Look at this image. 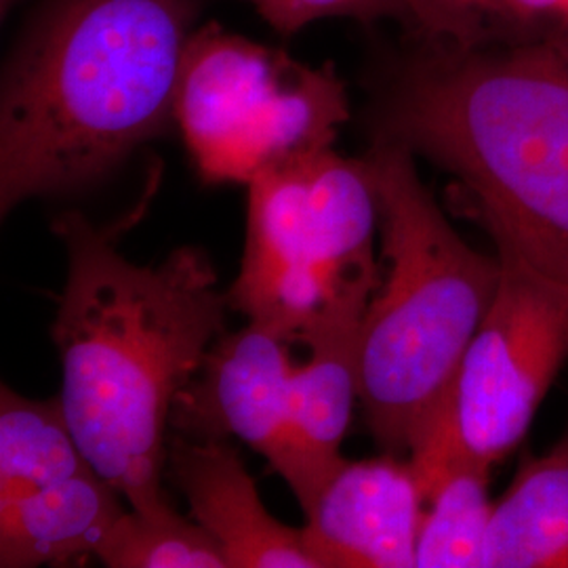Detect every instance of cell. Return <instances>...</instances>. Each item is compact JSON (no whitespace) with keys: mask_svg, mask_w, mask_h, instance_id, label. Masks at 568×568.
Instances as JSON below:
<instances>
[{"mask_svg":"<svg viewBox=\"0 0 568 568\" xmlns=\"http://www.w3.org/2000/svg\"><path fill=\"white\" fill-rule=\"evenodd\" d=\"M499 284L459 371L410 448L424 504L462 464L495 466L518 447L568 358V281L549 276L501 234Z\"/></svg>","mask_w":568,"mask_h":568,"instance_id":"obj_6","label":"cell"},{"mask_svg":"<svg viewBox=\"0 0 568 568\" xmlns=\"http://www.w3.org/2000/svg\"><path fill=\"white\" fill-rule=\"evenodd\" d=\"M485 568H568V426L493 508Z\"/></svg>","mask_w":568,"mask_h":568,"instance_id":"obj_13","label":"cell"},{"mask_svg":"<svg viewBox=\"0 0 568 568\" xmlns=\"http://www.w3.org/2000/svg\"><path fill=\"white\" fill-rule=\"evenodd\" d=\"M164 476L182 493L192 520L224 551L227 568H316L302 530L265 509L255 478L227 440L175 432L166 443Z\"/></svg>","mask_w":568,"mask_h":568,"instance_id":"obj_11","label":"cell"},{"mask_svg":"<svg viewBox=\"0 0 568 568\" xmlns=\"http://www.w3.org/2000/svg\"><path fill=\"white\" fill-rule=\"evenodd\" d=\"M565 0H490V18L495 20L535 21L548 16L560 18Z\"/></svg>","mask_w":568,"mask_h":568,"instance_id":"obj_19","label":"cell"},{"mask_svg":"<svg viewBox=\"0 0 568 568\" xmlns=\"http://www.w3.org/2000/svg\"><path fill=\"white\" fill-rule=\"evenodd\" d=\"M293 339L270 323L222 335L199 375L175 398L171 426L194 438H241L281 476L291 459Z\"/></svg>","mask_w":568,"mask_h":568,"instance_id":"obj_8","label":"cell"},{"mask_svg":"<svg viewBox=\"0 0 568 568\" xmlns=\"http://www.w3.org/2000/svg\"><path fill=\"white\" fill-rule=\"evenodd\" d=\"M398 21L432 44L469 47L495 39L490 0H398Z\"/></svg>","mask_w":568,"mask_h":568,"instance_id":"obj_17","label":"cell"},{"mask_svg":"<svg viewBox=\"0 0 568 568\" xmlns=\"http://www.w3.org/2000/svg\"><path fill=\"white\" fill-rule=\"evenodd\" d=\"M386 276L361 328L358 400L387 455L410 453L440 405L487 316L499 260L478 253L448 224L400 143L371 140Z\"/></svg>","mask_w":568,"mask_h":568,"instance_id":"obj_4","label":"cell"},{"mask_svg":"<svg viewBox=\"0 0 568 568\" xmlns=\"http://www.w3.org/2000/svg\"><path fill=\"white\" fill-rule=\"evenodd\" d=\"M121 493L87 469L23 499L0 504V567L68 565L95 556L124 509Z\"/></svg>","mask_w":568,"mask_h":568,"instance_id":"obj_12","label":"cell"},{"mask_svg":"<svg viewBox=\"0 0 568 568\" xmlns=\"http://www.w3.org/2000/svg\"><path fill=\"white\" fill-rule=\"evenodd\" d=\"M133 222L93 225L79 211L53 220L68 281L51 335L63 371L58 400L87 462L131 509L159 516L173 509L161 483L175 398L224 335L232 307L196 246L131 264L119 241Z\"/></svg>","mask_w":568,"mask_h":568,"instance_id":"obj_1","label":"cell"},{"mask_svg":"<svg viewBox=\"0 0 568 568\" xmlns=\"http://www.w3.org/2000/svg\"><path fill=\"white\" fill-rule=\"evenodd\" d=\"M95 558L110 568L227 567L215 539L175 509L159 516L124 511Z\"/></svg>","mask_w":568,"mask_h":568,"instance_id":"obj_16","label":"cell"},{"mask_svg":"<svg viewBox=\"0 0 568 568\" xmlns=\"http://www.w3.org/2000/svg\"><path fill=\"white\" fill-rule=\"evenodd\" d=\"M246 187V239L230 307L297 342L305 323L347 284L379 272L373 180L365 159L325 148L267 166Z\"/></svg>","mask_w":568,"mask_h":568,"instance_id":"obj_5","label":"cell"},{"mask_svg":"<svg viewBox=\"0 0 568 568\" xmlns=\"http://www.w3.org/2000/svg\"><path fill=\"white\" fill-rule=\"evenodd\" d=\"M558 20L568 21V0H565L562 11H560V18H558Z\"/></svg>","mask_w":568,"mask_h":568,"instance_id":"obj_20","label":"cell"},{"mask_svg":"<svg viewBox=\"0 0 568 568\" xmlns=\"http://www.w3.org/2000/svg\"><path fill=\"white\" fill-rule=\"evenodd\" d=\"M379 272L345 286L297 335L310 358L293 371V434L284 483L305 516L345 459L342 443L358 398L361 328Z\"/></svg>","mask_w":568,"mask_h":568,"instance_id":"obj_9","label":"cell"},{"mask_svg":"<svg viewBox=\"0 0 568 568\" xmlns=\"http://www.w3.org/2000/svg\"><path fill=\"white\" fill-rule=\"evenodd\" d=\"M490 467L462 464L450 469L424 514L415 568H485V546L493 508Z\"/></svg>","mask_w":568,"mask_h":568,"instance_id":"obj_15","label":"cell"},{"mask_svg":"<svg viewBox=\"0 0 568 568\" xmlns=\"http://www.w3.org/2000/svg\"><path fill=\"white\" fill-rule=\"evenodd\" d=\"M199 0H49L0 87V213L108 178L175 121Z\"/></svg>","mask_w":568,"mask_h":568,"instance_id":"obj_3","label":"cell"},{"mask_svg":"<svg viewBox=\"0 0 568 568\" xmlns=\"http://www.w3.org/2000/svg\"><path fill=\"white\" fill-rule=\"evenodd\" d=\"M281 34L300 32L312 21L326 18L398 20V0H246Z\"/></svg>","mask_w":568,"mask_h":568,"instance_id":"obj_18","label":"cell"},{"mask_svg":"<svg viewBox=\"0 0 568 568\" xmlns=\"http://www.w3.org/2000/svg\"><path fill=\"white\" fill-rule=\"evenodd\" d=\"M424 506L396 455L345 462L305 516V549L316 568H415Z\"/></svg>","mask_w":568,"mask_h":568,"instance_id":"obj_10","label":"cell"},{"mask_svg":"<svg viewBox=\"0 0 568 568\" xmlns=\"http://www.w3.org/2000/svg\"><path fill=\"white\" fill-rule=\"evenodd\" d=\"M93 469L60 400H30L11 387L0 392V504L23 499Z\"/></svg>","mask_w":568,"mask_h":568,"instance_id":"obj_14","label":"cell"},{"mask_svg":"<svg viewBox=\"0 0 568 568\" xmlns=\"http://www.w3.org/2000/svg\"><path fill=\"white\" fill-rule=\"evenodd\" d=\"M347 119L333 65H307L217 23L187 42L175 122L203 182L246 185L272 164L333 148Z\"/></svg>","mask_w":568,"mask_h":568,"instance_id":"obj_7","label":"cell"},{"mask_svg":"<svg viewBox=\"0 0 568 568\" xmlns=\"http://www.w3.org/2000/svg\"><path fill=\"white\" fill-rule=\"evenodd\" d=\"M371 140L443 166L474 217L568 281V21L535 37L422 42L373 89Z\"/></svg>","mask_w":568,"mask_h":568,"instance_id":"obj_2","label":"cell"}]
</instances>
